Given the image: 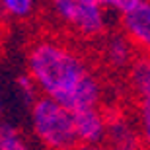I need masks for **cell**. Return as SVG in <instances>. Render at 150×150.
I'll return each mask as SVG.
<instances>
[{"instance_id": "cell-1", "label": "cell", "mask_w": 150, "mask_h": 150, "mask_svg": "<svg viewBox=\"0 0 150 150\" xmlns=\"http://www.w3.org/2000/svg\"><path fill=\"white\" fill-rule=\"evenodd\" d=\"M28 76L39 96L49 98L70 111L100 107L103 86L82 51L68 41L41 37L29 45L25 57Z\"/></svg>"}, {"instance_id": "cell-8", "label": "cell", "mask_w": 150, "mask_h": 150, "mask_svg": "<svg viewBox=\"0 0 150 150\" xmlns=\"http://www.w3.org/2000/svg\"><path fill=\"white\" fill-rule=\"evenodd\" d=\"M129 86L139 107H150V57H137L129 67Z\"/></svg>"}, {"instance_id": "cell-15", "label": "cell", "mask_w": 150, "mask_h": 150, "mask_svg": "<svg viewBox=\"0 0 150 150\" xmlns=\"http://www.w3.org/2000/svg\"><path fill=\"white\" fill-rule=\"evenodd\" d=\"M2 113H4V101H2V98H0V117H2Z\"/></svg>"}, {"instance_id": "cell-10", "label": "cell", "mask_w": 150, "mask_h": 150, "mask_svg": "<svg viewBox=\"0 0 150 150\" xmlns=\"http://www.w3.org/2000/svg\"><path fill=\"white\" fill-rule=\"evenodd\" d=\"M0 150H29L22 133L8 121H0Z\"/></svg>"}, {"instance_id": "cell-13", "label": "cell", "mask_w": 150, "mask_h": 150, "mask_svg": "<svg viewBox=\"0 0 150 150\" xmlns=\"http://www.w3.org/2000/svg\"><path fill=\"white\" fill-rule=\"evenodd\" d=\"M139 134L140 140L150 148V107H140V117H139Z\"/></svg>"}, {"instance_id": "cell-7", "label": "cell", "mask_w": 150, "mask_h": 150, "mask_svg": "<svg viewBox=\"0 0 150 150\" xmlns=\"http://www.w3.org/2000/svg\"><path fill=\"white\" fill-rule=\"evenodd\" d=\"M101 57L111 68H129L134 57L133 45L127 41L123 33H109L101 37Z\"/></svg>"}, {"instance_id": "cell-2", "label": "cell", "mask_w": 150, "mask_h": 150, "mask_svg": "<svg viewBox=\"0 0 150 150\" xmlns=\"http://www.w3.org/2000/svg\"><path fill=\"white\" fill-rule=\"evenodd\" d=\"M29 127L37 142L47 150H72L78 146L72 111L39 96L29 105Z\"/></svg>"}, {"instance_id": "cell-14", "label": "cell", "mask_w": 150, "mask_h": 150, "mask_svg": "<svg viewBox=\"0 0 150 150\" xmlns=\"http://www.w3.org/2000/svg\"><path fill=\"white\" fill-rule=\"evenodd\" d=\"M72 150H111V148H107V146L101 142V144H78L76 148H72Z\"/></svg>"}, {"instance_id": "cell-12", "label": "cell", "mask_w": 150, "mask_h": 150, "mask_svg": "<svg viewBox=\"0 0 150 150\" xmlns=\"http://www.w3.org/2000/svg\"><path fill=\"white\" fill-rule=\"evenodd\" d=\"M142 0H100V4L103 6L105 12H115V14H125L131 10L133 6H137Z\"/></svg>"}, {"instance_id": "cell-9", "label": "cell", "mask_w": 150, "mask_h": 150, "mask_svg": "<svg viewBox=\"0 0 150 150\" xmlns=\"http://www.w3.org/2000/svg\"><path fill=\"white\" fill-rule=\"evenodd\" d=\"M41 0H0V16L8 22H28L37 14Z\"/></svg>"}, {"instance_id": "cell-5", "label": "cell", "mask_w": 150, "mask_h": 150, "mask_svg": "<svg viewBox=\"0 0 150 150\" xmlns=\"http://www.w3.org/2000/svg\"><path fill=\"white\" fill-rule=\"evenodd\" d=\"M72 117L78 144H101L103 142L107 129V115L100 107L72 111Z\"/></svg>"}, {"instance_id": "cell-6", "label": "cell", "mask_w": 150, "mask_h": 150, "mask_svg": "<svg viewBox=\"0 0 150 150\" xmlns=\"http://www.w3.org/2000/svg\"><path fill=\"white\" fill-rule=\"evenodd\" d=\"M103 144L111 150H140L142 140L129 119H125L123 115H113L107 117Z\"/></svg>"}, {"instance_id": "cell-3", "label": "cell", "mask_w": 150, "mask_h": 150, "mask_svg": "<svg viewBox=\"0 0 150 150\" xmlns=\"http://www.w3.org/2000/svg\"><path fill=\"white\" fill-rule=\"evenodd\" d=\"M51 16L70 35L98 41L107 35V12L100 0H45Z\"/></svg>"}, {"instance_id": "cell-11", "label": "cell", "mask_w": 150, "mask_h": 150, "mask_svg": "<svg viewBox=\"0 0 150 150\" xmlns=\"http://www.w3.org/2000/svg\"><path fill=\"white\" fill-rule=\"evenodd\" d=\"M16 90H18V94H20V98H22L25 103H29V105L39 98V92H37V88H35L33 80H31L28 74H20V76L16 78Z\"/></svg>"}, {"instance_id": "cell-4", "label": "cell", "mask_w": 150, "mask_h": 150, "mask_svg": "<svg viewBox=\"0 0 150 150\" xmlns=\"http://www.w3.org/2000/svg\"><path fill=\"white\" fill-rule=\"evenodd\" d=\"M121 33L133 45L150 57V0H142L121 14Z\"/></svg>"}]
</instances>
